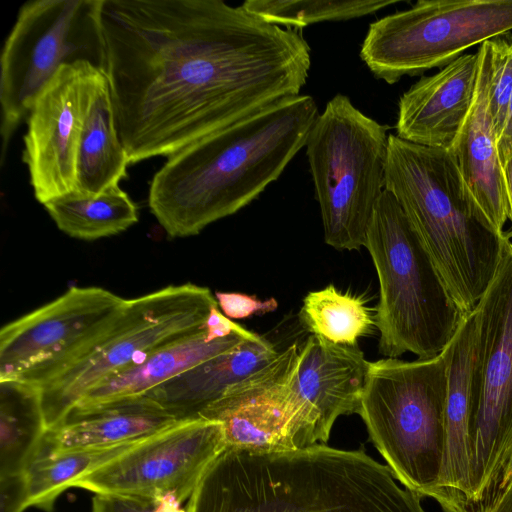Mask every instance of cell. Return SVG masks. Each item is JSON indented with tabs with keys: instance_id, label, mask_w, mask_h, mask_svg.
Masks as SVG:
<instances>
[{
	"instance_id": "obj_33",
	"label": "cell",
	"mask_w": 512,
	"mask_h": 512,
	"mask_svg": "<svg viewBox=\"0 0 512 512\" xmlns=\"http://www.w3.org/2000/svg\"><path fill=\"white\" fill-rule=\"evenodd\" d=\"M204 329L209 341L227 338L232 334H241L252 340H256L260 337V335L247 330L233 322L230 318L224 316L218 309V306L211 308L205 321Z\"/></svg>"
},
{
	"instance_id": "obj_12",
	"label": "cell",
	"mask_w": 512,
	"mask_h": 512,
	"mask_svg": "<svg viewBox=\"0 0 512 512\" xmlns=\"http://www.w3.org/2000/svg\"><path fill=\"white\" fill-rule=\"evenodd\" d=\"M125 302L101 287L74 286L3 326L0 380L45 384L108 328Z\"/></svg>"
},
{
	"instance_id": "obj_27",
	"label": "cell",
	"mask_w": 512,
	"mask_h": 512,
	"mask_svg": "<svg viewBox=\"0 0 512 512\" xmlns=\"http://www.w3.org/2000/svg\"><path fill=\"white\" fill-rule=\"evenodd\" d=\"M142 440L37 455L25 471L29 485L30 506L51 512L56 499L63 491L70 488L72 482L117 458Z\"/></svg>"
},
{
	"instance_id": "obj_4",
	"label": "cell",
	"mask_w": 512,
	"mask_h": 512,
	"mask_svg": "<svg viewBox=\"0 0 512 512\" xmlns=\"http://www.w3.org/2000/svg\"><path fill=\"white\" fill-rule=\"evenodd\" d=\"M385 190L399 203L459 310L471 313L495 276L510 233L489 221L449 149L389 134Z\"/></svg>"
},
{
	"instance_id": "obj_7",
	"label": "cell",
	"mask_w": 512,
	"mask_h": 512,
	"mask_svg": "<svg viewBox=\"0 0 512 512\" xmlns=\"http://www.w3.org/2000/svg\"><path fill=\"white\" fill-rule=\"evenodd\" d=\"M388 127L364 114L343 94L315 120L306 155L319 203L324 241L359 250L385 190Z\"/></svg>"
},
{
	"instance_id": "obj_3",
	"label": "cell",
	"mask_w": 512,
	"mask_h": 512,
	"mask_svg": "<svg viewBox=\"0 0 512 512\" xmlns=\"http://www.w3.org/2000/svg\"><path fill=\"white\" fill-rule=\"evenodd\" d=\"M387 465L364 450L317 443L284 451L226 447L188 512H426Z\"/></svg>"
},
{
	"instance_id": "obj_36",
	"label": "cell",
	"mask_w": 512,
	"mask_h": 512,
	"mask_svg": "<svg viewBox=\"0 0 512 512\" xmlns=\"http://www.w3.org/2000/svg\"><path fill=\"white\" fill-rule=\"evenodd\" d=\"M511 480H512V447L510 448V450L505 458L501 472L499 474V477L496 481V484H495L493 490L503 488Z\"/></svg>"
},
{
	"instance_id": "obj_9",
	"label": "cell",
	"mask_w": 512,
	"mask_h": 512,
	"mask_svg": "<svg viewBox=\"0 0 512 512\" xmlns=\"http://www.w3.org/2000/svg\"><path fill=\"white\" fill-rule=\"evenodd\" d=\"M104 0H31L19 9L0 57L3 163L9 142L58 69L86 61L104 73Z\"/></svg>"
},
{
	"instance_id": "obj_10",
	"label": "cell",
	"mask_w": 512,
	"mask_h": 512,
	"mask_svg": "<svg viewBox=\"0 0 512 512\" xmlns=\"http://www.w3.org/2000/svg\"><path fill=\"white\" fill-rule=\"evenodd\" d=\"M512 30V0H420L370 24L360 58L388 84L445 67Z\"/></svg>"
},
{
	"instance_id": "obj_15",
	"label": "cell",
	"mask_w": 512,
	"mask_h": 512,
	"mask_svg": "<svg viewBox=\"0 0 512 512\" xmlns=\"http://www.w3.org/2000/svg\"><path fill=\"white\" fill-rule=\"evenodd\" d=\"M300 347L294 343L232 385L200 419L220 422L227 447L258 451L300 449L292 383Z\"/></svg>"
},
{
	"instance_id": "obj_1",
	"label": "cell",
	"mask_w": 512,
	"mask_h": 512,
	"mask_svg": "<svg viewBox=\"0 0 512 512\" xmlns=\"http://www.w3.org/2000/svg\"><path fill=\"white\" fill-rule=\"evenodd\" d=\"M102 29L130 164L169 157L297 96L309 76L300 33L222 0H104Z\"/></svg>"
},
{
	"instance_id": "obj_23",
	"label": "cell",
	"mask_w": 512,
	"mask_h": 512,
	"mask_svg": "<svg viewBox=\"0 0 512 512\" xmlns=\"http://www.w3.org/2000/svg\"><path fill=\"white\" fill-rule=\"evenodd\" d=\"M246 340L252 339L241 334H232L227 338L209 341L205 329H202L156 350L141 363L103 379L74 407H88L146 394L198 364L234 349Z\"/></svg>"
},
{
	"instance_id": "obj_14",
	"label": "cell",
	"mask_w": 512,
	"mask_h": 512,
	"mask_svg": "<svg viewBox=\"0 0 512 512\" xmlns=\"http://www.w3.org/2000/svg\"><path fill=\"white\" fill-rule=\"evenodd\" d=\"M90 65L80 61L61 66L28 114L22 160L34 196L42 205L77 191V150Z\"/></svg>"
},
{
	"instance_id": "obj_31",
	"label": "cell",
	"mask_w": 512,
	"mask_h": 512,
	"mask_svg": "<svg viewBox=\"0 0 512 512\" xmlns=\"http://www.w3.org/2000/svg\"><path fill=\"white\" fill-rule=\"evenodd\" d=\"M218 306L230 319H245L252 315H263L273 312L278 307L275 298L265 300L238 292H216Z\"/></svg>"
},
{
	"instance_id": "obj_32",
	"label": "cell",
	"mask_w": 512,
	"mask_h": 512,
	"mask_svg": "<svg viewBox=\"0 0 512 512\" xmlns=\"http://www.w3.org/2000/svg\"><path fill=\"white\" fill-rule=\"evenodd\" d=\"M30 507L26 473L0 476V512H23Z\"/></svg>"
},
{
	"instance_id": "obj_21",
	"label": "cell",
	"mask_w": 512,
	"mask_h": 512,
	"mask_svg": "<svg viewBox=\"0 0 512 512\" xmlns=\"http://www.w3.org/2000/svg\"><path fill=\"white\" fill-rule=\"evenodd\" d=\"M279 352L264 337L246 340L147 392L178 421L200 419L202 412L232 385L246 378Z\"/></svg>"
},
{
	"instance_id": "obj_17",
	"label": "cell",
	"mask_w": 512,
	"mask_h": 512,
	"mask_svg": "<svg viewBox=\"0 0 512 512\" xmlns=\"http://www.w3.org/2000/svg\"><path fill=\"white\" fill-rule=\"evenodd\" d=\"M477 322L467 314L444 349L447 394L444 409V448L438 486L448 512H472L471 428L475 414Z\"/></svg>"
},
{
	"instance_id": "obj_11",
	"label": "cell",
	"mask_w": 512,
	"mask_h": 512,
	"mask_svg": "<svg viewBox=\"0 0 512 512\" xmlns=\"http://www.w3.org/2000/svg\"><path fill=\"white\" fill-rule=\"evenodd\" d=\"M474 308L477 322L475 414L471 428V501L494 488L512 447V241Z\"/></svg>"
},
{
	"instance_id": "obj_2",
	"label": "cell",
	"mask_w": 512,
	"mask_h": 512,
	"mask_svg": "<svg viewBox=\"0 0 512 512\" xmlns=\"http://www.w3.org/2000/svg\"><path fill=\"white\" fill-rule=\"evenodd\" d=\"M318 115L314 98L299 94L182 148L153 176L151 212L172 238L238 212L279 178Z\"/></svg>"
},
{
	"instance_id": "obj_34",
	"label": "cell",
	"mask_w": 512,
	"mask_h": 512,
	"mask_svg": "<svg viewBox=\"0 0 512 512\" xmlns=\"http://www.w3.org/2000/svg\"><path fill=\"white\" fill-rule=\"evenodd\" d=\"M473 512H512V480L503 488L490 492Z\"/></svg>"
},
{
	"instance_id": "obj_29",
	"label": "cell",
	"mask_w": 512,
	"mask_h": 512,
	"mask_svg": "<svg viewBox=\"0 0 512 512\" xmlns=\"http://www.w3.org/2000/svg\"><path fill=\"white\" fill-rule=\"evenodd\" d=\"M479 50L487 67L488 108L498 141L505 127L512 95V33L483 42Z\"/></svg>"
},
{
	"instance_id": "obj_6",
	"label": "cell",
	"mask_w": 512,
	"mask_h": 512,
	"mask_svg": "<svg viewBox=\"0 0 512 512\" xmlns=\"http://www.w3.org/2000/svg\"><path fill=\"white\" fill-rule=\"evenodd\" d=\"M447 384L444 351L428 359L370 362L357 412L397 481L434 499L444 512L448 504L438 481Z\"/></svg>"
},
{
	"instance_id": "obj_25",
	"label": "cell",
	"mask_w": 512,
	"mask_h": 512,
	"mask_svg": "<svg viewBox=\"0 0 512 512\" xmlns=\"http://www.w3.org/2000/svg\"><path fill=\"white\" fill-rule=\"evenodd\" d=\"M65 234L86 241L119 234L138 221V208L119 185L88 195L73 191L43 204Z\"/></svg>"
},
{
	"instance_id": "obj_28",
	"label": "cell",
	"mask_w": 512,
	"mask_h": 512,
	"mask_svg": "<svg viewBox=\"0 0 512 512\" xmlns=\"http://www.w3.org/2000/svg\"><path fill=\"white\" fill-rule=\"evenodd\" d=\"M398 0H247L242 6L262 20L286 29L373 14Z\"/></svg>"
},
{
	"instance_id": "obj_24",
	"label": "cell",
	"mask_w": 512,
	"mask_h": 512,
	"mask_svg": "<svg viewBox=\"0 0 512 512\" xmlns=\"http://www.w3.org/2000/svg\"><path fill=\"white\" fill-rule=\"evenodd\" d=\"M47 431L41 391L17 380H0V476L23 473Z\"/></svg>"
},
{
	"instance_id": "obj_20",
	"label": "cell",
	"mask_w": 512,
	"mask_h": 512,
	"mask_svg": "<svg viewBox=\"0 0 512 512\" xmlns=\"http://www.w3.org/2000/svg\"><path fill=\"white\" fill-rule=\"evenodd\" d=\"M478 85L472 109L449 149L477 203L500 232L509 219V206L497 137L488 108L487 67L478 49Z\"/></svg>"
},
{
	"instance_id": "obj_37",
	"label": "cell",
	"mask_w": 512,
	"mask_h": 512,
	"mask_svg": "<svg viewBox=\"0 0 512 512\" xmlns=\"http://www.w3.org/2000/svg\"><path fill=\"white\" fill-rule=\"evenodd\" d=\"M503 172L509 206V219L512 222V156L508 157L503 163Z\"/></svg>"
},
{
	"instance_id": "obj_13",
	"label": "cell",
	"mask_w": 512,
	"mask_h": 512,
	"mask_svg": "<svg viewBox=\"0 0 512 512\" xmlns=\"http://www.w3.org/2000/svg\"><path fill=\"white\" fill-rule=\"evenodd\" d=\"M226 447L220 422L181 421L79 477L70 488L181 504L190 499L206 470Z\"/></svg>"
},
{
	"instance_id": "obj_16",
	"label": "cell",
	"mask_w": 512,
	"mask_h": 512,
	"mask_svg": "<svg viewBox=\"0 0 512 512\" xmlns=\"http://www.w3.org/2000/svg\"><path fill=\"white\" fill-rule=\"evenodd\" d=\"M370 362L358 345L335 344L309 335L300 347L292 383L300 447L326 444L339 416L357 413Z\"/></svg>"
},
{
	"instance_id": "obj_18",
	"label": "cell",
	"mask_w": 512,
	"mask_h": 512,
	"mask_svg": "<svg viewBox=\"0 0 512 512\" xmlns=\"http://www.w3.org/2000/svg\"><path fill=\"white\" fill-rule=\"evenodd\" d=\"M478 75L476 52L421 77L399 99L396 135L414 144L450 149L474 104Z\"/></svg>"
},
{
	"instance_id": "obj_22",
	"label": "cell",
	"mask_w": 512,
	"mask_h": 512,
	"mask_svg": "<svg viewBox=\"0 0 512 512\" xmlns=\"http://www.w3.org/2000/svg\"><path fill=\"white\" fill-rule=\"evenodd\" d=\"M129 160L115 125L108 80L90 65L76 160L77 191L95 195L127 177Z\"/></svg>"
},
{
	"instance_id": "obj_19",
	"label": "cell",
	"mask_w": 512,
	"mask_h": 512,
	"mask_svg": "<svg viewBox=\"0 0 512 512\" xmlns=\"http://www.w3.org/2000/svg\"><path fill=\"white\" fill-rule=\"evenodd\" d=\"M178 422L146 395L74 407L47 429L36 456L134 442Z\"/></svg>"
},
{
	"instance_id": "obj_30",
	"label": "cell",
	"mask_w": 512,
	"mask_h": 512,
	"mask_svg": "<svg viewBox=\"0 0 512 512\" xmlns=\"http://www.w3.org/2000/svg\"><path fill=\"white\" fill-rule=\"evenodd\" d=\"M92 512H188V510L170 500L100 493L92 499Z\"/></svg>"
},
{
	"instance_id": "obj_35",
	"label": "cell",
	"mask_w": 512,
	"mask_h": 512,
	"mask_svg": "<svg viewBox=\"0 0 512 512\" xmlns=\"http://www.w3.org/2000/svg\"><path fill=\"white\" fill-rule=\"evenodd\" d=\"M498 153L501 163L512 156V95L504 130L497 141Z\"/></svg>"
},
{
	"instance_id": "obj_26",
	"label": "cell",
	"mask_w": 512,
	"mask_h": 512,
	"mask_svg": "<svg viewBox=\"0 0 512 512\" xmlns=\"http://www.w3.org/2000/svg\"><path fill=\"white\" fill-rule=\"evenodd\" d=\"M299 319L311 334L349 346H356L358 339L371 334L376 326L365 299L343 293L332 284L304 297Z\"/></svg>"
},
{
	"instance_id": "obj_8",
	"label": "cell",
	"mask_w": 512,
	"mask_h": 512,
	"mask_svg": "<svg viewBox=\"0 0 512 512\" xmlns=\"http://www.w3.org/2000/svg\"><path fill=\"white\" fill-rule=\"evenodd\" d=\"M214 306L218 303L210 289L190 283L126 299L108 328L72 363L39 387L47 429L57 425L103 379L204 329Z\"/></svg>"
},
{
	"instance_id": "obj_5",
	"label": "cell",
	"mask_w": 512,
	"mask_h": 512,
	"mask_svg": "<svg viewBox=\"0 0 512 512\" xmlns=\"http://www.w3.org/2000/svg\"><path fill=\"white\" fill-rule=\"evenodd\" d=\"M365 248L379 281L375 322L379 352L419 359L441 354L464 315L394 196L384 190L370 220Z\"/></svg>"
}]
</instances>
